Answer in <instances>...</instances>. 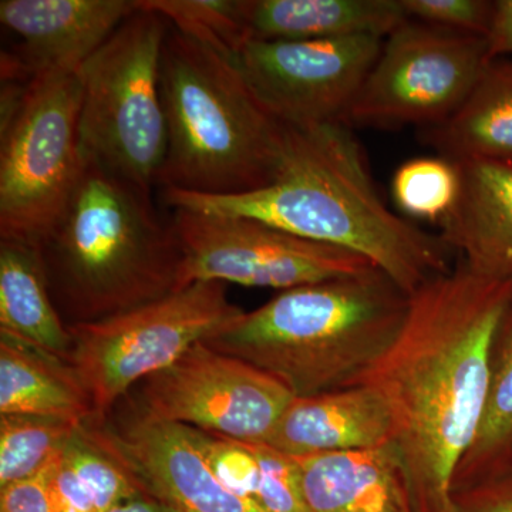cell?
Listing matches in <instances>:
<instances>
[{"instance_id": "20", "label": "cell", "mask_w": 512, "mask_h": 512, "mask_svg": "<svg viewBox=\"0 0 512 512\" xmlns=\"http://www.w3.org/2000/svg\"><path fill=\"white\" fill-rule=\"evenodd\" d=\"M0 414L83 424L92 403L69 363L0 330Z\"/></svg>"}, {"instance_id": "11", "label": "cell", "mask_w": 512, "mask_h": 512, "mask_svg": "<svg viewBox=\"0 0 512 512\" xmlns=\"http://www.w3.org/2000/svg\"><path fill=\"white\" fill-rule=\"evenodd\" d=\"M293 399L268 373L201 342L143 380L136 406L154 419L266 443Z\"/></svg>"}, {"instance_id": "14", "label": "cell", "mask_w": 512, "mask_h": 512, "mask_svg": "<svg viewBox=\"0 0 512 512\" xmlns=\"http://www.w3.org/2000/svg\"><path fill=\"white\" fill-rule=\"evenodd\" d=\"M137 9V0H2L0 22L22 40L2 53V82L79 72Z\"/></svg>"}, {"instance_id": "31", "label": "cell", "mask_w": 512, "mask_h": 512, "mask_svg": "<svg viewBox=\"0 0 512 512\" xmlns=\"http://www.w3.org/2000/svg\"><path fill=\"white\" fill-rule=\"evenodd\" d=\"M53 463L36 476L16 481L2 488L0 512H55L52 490H50V473H52Z\"/></svg>"}, {"instance_id": "1", "label": "cell", "mask_w": 512, "mask_h": 512, "mask_svg": "<svg viewBox=\"0 0 512 512\" xmlns=\"http://www.w3.org/2000/svg\"><path fill=\"white\" fill-rule=\"evenodd\" d=\"M512 279L481 278L458 259L410 296L399 335L360 377L392 410L414 512H453L451 483L483 419L495 330Z\"/></svg>"}, {"instance_id": "5", "label": "cell", "mask_w": 512, "mask_h": 512, "mask_svg": "<svg viewBox=\"0 0 512 512\" xmlns=\"http://www.w3.org/2000/svg\"><path fill=\"white\" fill-rule=\"evenodd\" d=\"M167 156L157 185L239 195L272 183L286 126L258 99L235 60L171 26L161 56Z\"/></svg>"}, {"instance_id": "6", "label": "cell", "mask_w": 512, "mask_h": 512, "mask_svg": "<svg viewBox=\"0 0 512 512\" xmlns=\"http://www.w3.org/2000/svg\"><path fill=\"white\" fill-rule=\"evenodd\" d=\"M137 6L80 69V138L86 156L151 191L167 156L160 69L173 25L138 0Z\"/></svg>"}, {"instance_id": "30", "label": "cell", "mask_w": 512, "mask_h": 512, "mask_svg": "<svg viewBox=\"0 0 512 512\" xmlns=\"http://www.w3.org/2000/svg\"><path fill=\"white\" fill-rule=\"evenodd\" d=\"M453 512H512V468L451 493Z\"/></svg>"}, {"instance_id": "16", "label": "cell", "mask_w": 512, "mask_h": 512, "mask_svg": "<svg viewBox=\"0 0 512 512\" xmlns=\"http://www.w3.org/2000/svg\"><path fill=\"white\" fill-rule=\"evenodd\" d=\"M460 192L440 237L473 274L512 279V161L456 163Z\"/></svg>"}, {"instance_id": "10", "label": "cell", "mask_w": 512, "mask_h": 512, "mask_svg": "<svg viewBox=\"0 0 512 512\" xmlns=\"http://www.w3.org/2000/svg\"><path fill=\"white\" fill-rule=\"evenodd\" d=\"M171 224L183 251L181 289L215 281L282 292L376 268L348 249L252 218L174 210Z\"/></svg>"}, {"instance_id": "22", "label": "cell", "mask_w": 512, "mask_h": 512, "mask_svg": "<svg viewBox=\"0 0 512 512\" xmlns=\"http://www.w3.org/2000/svg\"><path fill=\"white\" fill-rule=\"evenodd\" d=\"M50 490L55 512H109L144 494L87 421L73 431L53 463Z\"/></svg>"}, {"instance_id": "18", "label": "cell", "mask_w": 512, "mask_h": 512, "mask_svg": "<svg viewBox=\"0 0 512 512\" xmlns=\"http://www.w3.org/2000/svg\"><path fill=\"white\" fill-rule=\"evenodd\" d=\"M251 40L386 39L407 20L402 0H242Z\"/></svg>"}, {"instance_id": "7", "label": "cell", "mask_w": 512, "mask_h": 512, "mask_svg": "<svg viewBox=\"0 0 512 512\" xmlns=\"http://www.w3.org/2000/svg\"><path fill=\"white\" fill-rule=\"evenodd\" d=\"M79 72L42 74L0 117V238L39 247L69 204L84 164Z\"/></svg>"}, {"instance_id": "29", "label": "cell", "mask_w": 512, "mask_h": 512, "mask_svg": "<svg viewBox=\"0 0 512 512\" xmlns=\"http://www.w3.org/2000/svg\"><path fill=\"white\" fill-rule=\"evenodd\" d=\"M410 19L424 25L485 37L493 2L487 0H402Z\"/></svg>"}, {"instance_id": "26", "label": "cell", "mask_w": 512, "mask_h": 512, "mask_svg": "<svg viewBox=\"0 0 512 512\" xmlns=\"http://www.w3.org/2000/svg\"><path fill=\"white\" fill-rule=\"evenodd\" d=\"M458 192L457 164L444 157L413 158L400 165L393 175V200L413 220L440 225L453 211Z\"/></svg>"}, {"instance_id": "3", "label": "cell", "mask_w": 512, "mask_h": 512, "mask_svg": "<svg viewBox=\"0 0 512 512\" xmlns=\"http://www.w3.org/2000/svg\"><path fill=\"white\" fill-rule=\"evenodd\" d=\"M39 249L67 326L113 318L181 291L183 251L151 191L86 154L69 204Z\"/></svg>"}, {"instance_id": "19", "label": "cell", "mask_w": 512, "mask_h": 512, "mask_svg": "<svg viewBox=\"0 0 512 512\" xmlns=\"http://www.w3.org/2000/svg\"><path fill=\"white\" fill-rule=\"evenodd\" d=\"M420 141L454 163L512 161V60H494L456 113L420 128Z\"/></svg>"}, {"instance_id": "27", "label": "cell", "mask_w": 512, "mask_h": 512, "mask_svg": "<svg viewBox=\"0 0 512 512\" xmlns=\"http://www.w3.org/2000/svg\"><path fill=\"white\" fill-rule=\"evenodd\" d=\"M261 466L255 503L266 512H309L298 460L266 443H251Z\"/></svg>"}, {"instance_id": "8", "label": "cell", "mask_w": 512, "mask_h": 512, "mask_svg": "<svg viewBox=\"0 0 512 512\" xmlns=\"http://www.w3.org/2000/svg\"><path fill=\"white\" fill-rule=\"evenodd\" d=\"M225 284L200 281L140 308L84 325L69 326L70 367L103 423L134 384L173 365L241 318Z\"/></svg>"}, {"instance_id": "24", "label": "cell", "mask_w": 512, "mask_h": 512, "mask_svg": "<svg viewBox=\"0 0 512 512\" xmlns=\"http://www.w3.org/2000/svg\"><path fill=\"white\" fill-rule=\"evenodd\" d=\"M79 426L55 417L0 414V490L49 467Z\"/></svg>"}, {"instance_id": "33", "label": "cell", "mask_w": 512, "mask_h": 512, "mask_svg": "<svg viewBox=\"0 0 512 512\" xmlns=\"http://www.w3.org/2000/svg\"><path fill=\"white\" fill-rule=\"evenodd\" d=\"M109 512H173L165 505L158 503L154 498L148 495H138L133 500H128L126 503L117 505Z\"/></svg>"}, {"instance_id": "23", "label": "cell", "mask_w": 512, "mask_h": 512, "mask_svg": "<svg viewBox=\"0 0 512 512\" xmlns=\"http://www.w3.org/2000/svg\"><path fill=\"white\" fill-rule=\"evenodd\" d=\"M512 468V302L495 330L490 384L476 439L454 471L451 493Z\"/></svg>"}, {"instance_id": "28", "label": "cell", "mask_w": 512, "mask_h": 512, "mask_svg": "<svg viewBox=\"0 0 512 512\" xmlns=\"http://www.w3.org/2000/svg\"><path fill=\"white\" fill-rule=\"evenodd\" d=\"M198 440L212 471L224 487L239 497L254 501L261 483V466L252 444L202 430H198Z\"/></svg>"}, {"instance_id": "13", "label": "cell", "mask_w": 512, "mask_h": 512, "mask_svg": "<svg viewBox=\"0 0 512 512\" xmlns=\"http://www.w3.org/2000/svg\"><path fill=\"white\" fill-rule=\"evenodd\" d=\"M87 424L144 494L173 512H266L218 480L194 427L154 419L137 406L114 423Z\"/></svg>"}, {"instance_id": "15", "label": "cell", "mask_w": 512, "mask_h": 512, "mask_svg": "<svg viewBox=\"0 0 512 512\" xmlns=\"http://www.w3.org/2000/svg\"><path fill=\"white\" fill-rule=\"evenodd\" d=\"M392 410L375 387L355 384L292 400L266 441L291 457L369 450L394 443Z\"/></svg>"}, {"instance_id": "9", "label": "cell", "mask_w": 512, "mask_h": 512, "mask_svg": "<svg viewBox=\"0 0 512 512\" xmlns=\"http://www.w3.org/2000/svg\"><path fill=\"white\" fill-rule=\"evenodd\" d=\"M490 63L484 37L407 20L383 40L346 124H439L460 109Z\"/></svg>"}, {"instance_id": "2", "label": "cell", "mask_w": 512, "mask_h": 512, "mask_svg": "<svg viewBox=\"0 0 512 512\" xmlns=\"http://www.w3.org/2000/svg\"><path fill=\"white\" fill-rule=\"evenodd\" d=\"M282 160L272 183L239 195L163 190L173 210L247 217L372 262L412 296L451 271L440 235L394 214L370 173L362 144L346 123L285 124Z\"/></svg>"}, {"instance_id": "25", "label": "cell", "mask_w": 512, "mask_h": 512, "mask_svg": "<svg viewBox=\"0 0 512 512\" xmlns=\"http://www.w3.org/2000/svg\"><path fill=\"white\" fill-rule=\"evenodd\" d=\"M138 5L160 13L183 35L231 60L251 40L242 0H138Z\"/></svg>"}, {"instance_id": "4", "label": "cell", "mask_w": 512, "mask_h": 512, "mask_svg": "<svg viewBox=\"0 0 512 512\" xmlns=\"http://www.w3.org/2000/svg\"><path fill=\"white\" fill-rule=\"evenodd\" d=\"M410 296L377 268L279 292L205 345L251 363L293 397L355 386L402 329Z\"/></svg>"}, {"instance_id": "32", "label": "cell", "mask_w": 512, "mask_h": 512, "mask_svg": "<svg viewBox=\"0 0 512 512\" xmlns=\"http://www.w3.org/2000/svg\"><path fill=\"white\" fill-rule=\"evenodd\" d=\"M490 62L512 57V0L493 2L490 25L484 37Z\"/></svg>"}, {"instance_id": "17", "label": "cell", "mask_w": 512, "mask_h": 512, "mask_svg": "<svg viewBox=\"0 0 512 512\" xmlns=\"http://www.w3.org/2000/svg\"><path fill=\"white\" fill-rule=\"evenodd\" d=\"M295 458L309 512H414L394 443Z\"/></svg>"}, {"instance_id": "12", "label": "cell", "mask_w": 512, "mask_h": 512, "mask_svg": "<svg viewBox=\"0 0 512 512\" xmlns=\"http://www.w3.org/2000/svg\"><path fill=\"white\" fill-rule=\"evenodd\" d=\"M383 40H249L235 62L258 99L282 123H346Z\"/></svg>"}, {"instance_id": "21", "label": "cell", "mask_w": 512, "mask_h": 512, "mask_svg": "<svg viewBox=\"0 0 512 512\" xmlns=\"http://www.w3.org/2000/svg\"><path fill=\"white\" fill-rule=\"evenodd\" d=\"M0 330L69 360L72 333L53 303L35 244L0 239Z\"/></svg>"}]
</instances>
